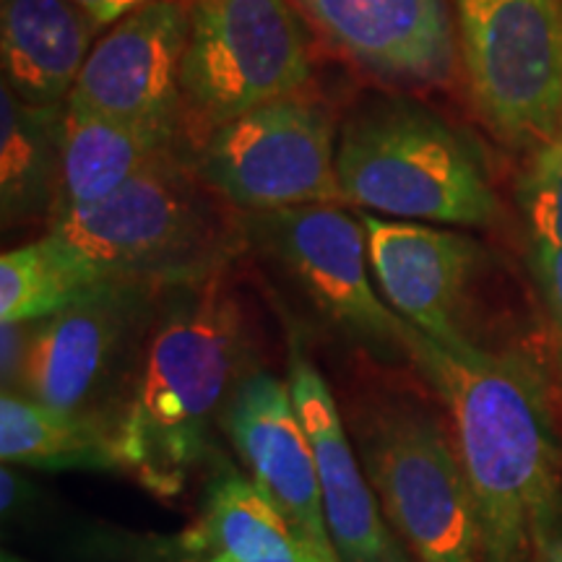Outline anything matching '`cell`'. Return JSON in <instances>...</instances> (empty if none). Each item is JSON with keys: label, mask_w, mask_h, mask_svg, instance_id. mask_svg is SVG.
<instances>
[{"label": "cell", "mask_w": 562, "mask_h": 562, "mask_svg": "<svg viewBox=\"0 0 562 562\" xmlns=\"http://www.w3.org/2000/svg\"><path fill=\"white\" fill-rule=\"evenodd\" d=\"M70 3L79 5V9L102 30V26L117 24V21L128 16V13L144 9V5L149 3H157V0H70Z\"/></svg>", "instance_id": "cell-24"}, {"label": "cell", "mask_w": 562, "mask_h": 562, "mask_svg": "<svg viewBox=\"0 0 562 562\" xmlns=\"http://www.w3.org/2000/svg\"><path fill=\"white\" fill-rule=\"evenodd\" d=\"M97 32L70 0H0L3 83L34 108L66 104Z\"/></svg>", "instance_id": "cell-17"}, {"label": "cell", "mask_w": 562, "mask_h": 562, "mask_svg": "<svg viewBox=\"0 0 562 562\" xmlns=\"http://www.w3.org/2000/svg\"><path fill=\"white\" fill-rule=\"evenodd\" d=\"M336 144L331 108L302 89L206 133L195 172L237 214L341 203Z\"/></svg>", "instance_id": "cell-9"}, {"label": "cell", "mask_w": 562, "mask_h": 562, "mask_svg": "<svg viewBox=\"0 0 562 562\" xmlns=\"http://www.w3.org/2000/svg\"><path fill=\"white\" fill-rule=\"evenodd\" d=\"M516 201L531 248H562V128L529 151Z\"/></svg>", "instance_id": "cell-22"}, {"label": "cell", "mask_w": 562, "mask_h": 562, "mask_svg": "<svg viewBox=\"0 0 562 562\" xmlns=\"http://www.w3.org/2000/svg\"><path fill=\"white\" fill-rule=\"evenodd\" d=\"M245 240L271 258L331 326L383 364H409L406 321L372 286L368 232L341 203L243 214Z\"/></svg>", "instance_id": "cell-10"}, {"label": "cell", "mask_w": 562, "mask_h": 562, "mask_svg": "<svg viewBox=\"0 0 562 562\" xmlns=\"http://www.w3.org/2000/svg\"><path fill=\"white\" fill-rule=\"evenodd\" d=\"M307 26L294 0H193L182 108L195 144L245 112L311 83Z\"/></svg>", "instance_id": "cell-7"}, {"label": "cell", "mask_w": 562, "mask_h": 562, "mask_svg": "<svg viewBox=\"0 0 562 562\" xmlns=\"http://www.w3.org/2000/svg\"><path fill=\"white\" fill-rule=\"evenodd\" d=\"M524 562H550L544 558V554H533V558H529V560H524Z\"/></svg>", "instance_id": "cell-27"}, {"label": "cell", "mask_w": 562, "mask_h": 562, "mask_svg": "<svg viewBox=\"0 0 562 562\" xmlns=\"http://www.w3.org/2000/svg\"><path fill=\"white\" fill-rule=\"evenodd\" d=\"M256 370L248 315L224 271L170 286L117 427L121 472L161 501L178 497L206 456L211 427Z\"/></svg>", "instance_id": "cell-2"}, {"label": "cell", "mask_w": 562, "mask_h": 562, "mask_svg": "<svg viewBox=\"0 0 562 562\" xmlns=\"http://www.w3.org/2000/svg\"><path fill=\"white\" fill-rule=\"evenodd\" d=\"M220 425L248 480L284 518L311 560L344 562L328 529L318 463L290 383L256 370L232 396Z\"/></svg>", "instance_id": "cell-11"}, {"label": "cell", "mask_w": 562, "mask_h": 562, "mask_svg": "<svg viewBox=\"0 0 562 562\" xmlns=\"http://www.w3.org/2000/svg\"><path fill=\"white\" fill-rule=\"evenodd\" d=\"M334 50L391 83L442 87L459 63L451 0H294Z\"/></svg>", "instance_id": "cell-14"}, {"label": "cell", "mask_w": 562, "mask_h": 562, "mask_svg": "<svg viewBox=\"0 0 562 562\" xmlns=\"http://www.w3.org/2000/svg\"><path fill=\"white\" fill-rule=\"evenodd\" d=\"M351 442L391 529L417 562H484L480 513L451 425L414 393H360Z\"/></svg>", "instance_id": "cell-5"}, {"label": "cell", "mask_w": 562, "mask_h": 562, "mask_svg": "<svg viewBox=\"0 0 562 562\" xmlns=\"http://www.w3.org/2000/svg\"><path fill=\"white\" fill-rule=\"evenodd\" d=\"M206 562H235V560H232V554L227 552H214Z\"/></svg>", "instance_id": "cell-26"}, {"label": "cell", "mask_w": 562, "mask_h": 562, "mask_svg": "<svg viewBox=\"0 0 562 562\" xmlns=\"http://www.w3.org/2000/svg\"><path fill=\"white\" fill-rule=\"evenodd\" d=\"M0 459L30 469H121L117 442L108 427L50 409L16 391L0 398Z\"/></svg>", "instance_id": "cell-19"}, {"label": "cell", "mask_w": 562, "mask_h": 562, "mask_svg": "<svg viewBox=\"0 0 562 562\" xmlns=\"http://www.w3.org/2000/svg\"><path fill=\"white\" fill-rule=\"evenodd\" d=\"M188 34L186 0L128 13L89 53L68 104L133 125L188 128L180 81Z\"/></svg>", "instance_id": "cell-12"}, {"label": "cell", "mask_w": 562, "mask_h": 562, "mask_svg": "<svg viewBox=\"0 0 562 562\" xmlns=\"http://www.w3.org/2000/svg\"><path fill=\"white\" fill-rule=\"evenodd\" d=\"M167 290L159 281L104 279L63 311L32 321L11 391L117 438Z\"/></svg>", "instance_id": "cell-6"}, {"label": "cell", "mask_w": 562, "mask_h": 562, "mask_svg": "<svg viewBox=\"0 0 562 562\" xmlns=\"http://www.w3.org/2000/svg\"><path fill=\"white\" fill-rule=\"evenodd\" d=\"M529 269L533 281H537L539 297L544 302L562 375V248H531Z\"/></svg>", "instance_id": "cell-23"}, {"label": "cell", "mask_w": 562, "mask_h": 562, "mask_svg": "<svg viewBox=\"0 0 562 562\" xmlns=\"http://www.w3.org/2000/svg\"><path fill=\"white\" fill-rule=\"evenodd\" d=\"M544 558L550 560V562H562V537H558L550 547H547Z\"/></svg>", "instance_id": "cell-25"}, {"label": "cell", "mask_w": 562, "mask_h": 562, "mask_svg": "<svg viewBox=\"0 0 562 562\" xmlns=\"http://www.w3.org/2000/svg\"><path fill=\"white\" fill-rule=\"evenodd\" d=\"M188 547L227 552L235 562H313L256 484L235 472L214 482L203 518L188 533Z\"/></svg>", "instance_id": "cell-20"}, {"label": "cell", "mask_w": 562, "mask_h": 562, "mask_svg": "<svg viewBox=\"0 0 562 562\" xmlns=\"http://www.w3.org/2000/svg\"><path fill=\"white\" fill-rule=\"evenodd\" d=\"M341 203L406 222L487 227L501 214L472 138L409 97L362 102L336 144Z\"/></svg>", "instance_id": "cell-3"}, {"label": "cell", "mask_w": 562, "mask_h": 562, "mask_svg": "<svg viewBox=\"0 0 562 562\" xmlns=\"http://www.w3.org/2000/svg\"><path fill=\"white\" fill-rule=\"evenodd\" d=\"M188 128L133 125L66 102L60 140V182L50 224L70 211L108 199L138 175L195 157ZM47 224V227H50Z\"/></svg>", "instance_id": "cell-16"}, {"label": "cell", "mask_w": 562, "mask_h": 562, "mask_svg": "<svg viewBox=\"0 0 562 562\" xmlns=\"http://www.w3.org/2000/svg\"><path fill=\"white\" fill-rule=\"evenodd\" d=\"M104 281L87 258L47 229L0 258V321L32 323L63 311Z\"/></svg>", "instance_id": "cell-21"}, {"label": "cell", "mask_w": 562, "mask_h": 562, "mask_svg": "<svg viewBox=\"0 0 562 562\" xmlns=\"http://www.w3.org/2000/svg\"><path fill=\"white\" fill-rule=\"evenodd\" d=\"M66 104L34 108L0 87V211L3 227L47 220L60 182Z\"/></svg>", "instance_id": "cell-18"}, {"label": "cell", "mask_w": 562, "mask_h": 562, "mask_svg": "<svg viewBox=\"0 0 562 562\" xmlns=\"http://www.w3.org/2000/svg\"><path fill=\"white\" fill-rule=\"evenodd\" d=\"M47 229L74 245L102 279L167 286L227 271L248 248L243 214L199 178L195 157L138 175Z\"/></svg>", "instance_id": "cell-4"}, {"label": "cell", "mask_w": 562, "mask_h": 562, "mask_svg": "<svg viewBox=\"0 0 562 562\" xmlns=\"http://www.w3.org/2000/svg\"><path fill=\"white\" fill-rule=\"evenodd\" d=\"M404 347L451 419L484 562L544 554L562 537V446L542 372L513 351L442 347L409 321Z\"/></svg>", "instance_id": "cell-1"}, {"label": "cell", "mask_w": 562, "mask_h": 562, "mask_svg": "<svg viewBox=\"0 0 562 562\" xmlns=\"http://www.w3.org/2000/svg\"><path fill=\"white\" fill-rule=\"evenodd\" d=\"M370 266L389 305L442 347H482L469 331L472 290L487 252L474 237L417 222L360 216Z\"/></svg>", "instance_id": "cell-13"}, {"label": "cell", "mask_w": 562, "mask_h": 562, "mask_svg": "<svg viewBox=\"0 0 562 562\" xmlns=\"http://www.w3.org/2000/svg\"><path fill=\"white\" fill-rule=\"evenodd\" d=\"M292 402L313 442L318 463L323 510L344 562H417L391 529L364 474L360 456L344 425L326 378L307 360L297 341L290 347L286 368Z\"/></svg>", "instance_id": "cell-15"}, {"label": "cell", "mask_w": 562, "mask_h": 562, "mask_svg": "<svg viewBox=\"0 0 562 562\" xmlns=\"http://www.w3.org/2000/svg\"><path fill=\"white\" fill-rule=\"evenodd\" d=\"M474 110L513 151L562 128V0H451Z\"/></svg>", "instance_id": "cell-8"}]
</instances>
